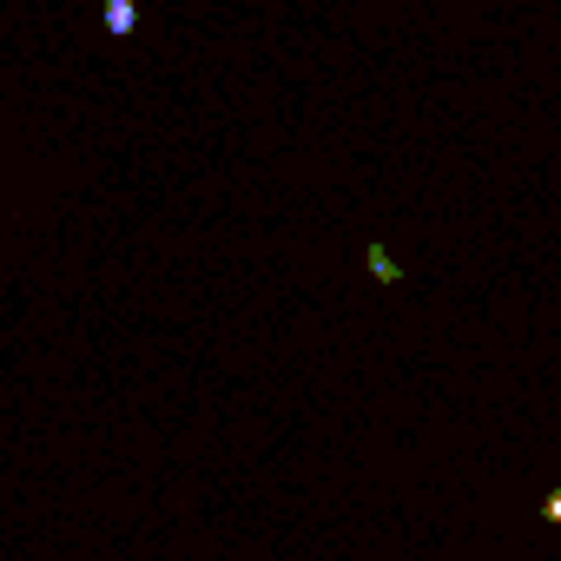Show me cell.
<instances>
[{
    "instance_id": "cell-3",
    "label": "cell",
    "mask_w": 561,
    "mask_h": 561,
    "mask_svg": "<svg viewBox=\"0 0 561 561\" xmlns=\"http://www.w3.org/2000/svg\"><path fill=\"white\" fill-rule=\"evenodd\" d=\"M541 515H548V522H554V528H561V489H554V495H548V502H541Z\"/></svg>"
},
{
    "instance_id": "cell-2",
    "label": "cell",
    "mask_w": 561,
    "mask_h": 561,
    "mask_svg": "<svg viewBox=\"0 0 561 561\" xmlns=\"http://www.w3.org/2000/svg\"><path fill=\"white\" fill-rule=\"evenodd\" d=\"M370 277H383V285H397V277H403V271H397V257H390L383 244H370Z\"/></svg>"
},
{
    "instance_id": "cell-1",
    "label": "cell",
    "mask_w": 561,
    "mask_h": 561,
    "mask_svg": "<svg viewBox=\"0 0 561 561\" xmlns=\"http://www.w3.org/2000/svg\"><path fill=\"white\" fill-rule=\"evenodd\" d=\"M139 27V0H106V34H133Z\"/></svg>"
}]
</instances>
